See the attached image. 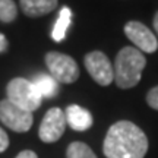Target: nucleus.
<instances>
[{
  "label": "nucleus",
  "mask_w": 158,
  "mask_h": 158,
  "mask_svg": "<svg viewBox=\"0 0 158 158\" xmlns=\"http://www.w3.org/2000/svg\"><path fill=\"white\" fill-rule=\"evenodd\" d=\"M7 147H9V136H7L5 130L0 127V152L6 151Z\"/></svg>",
  "instance_id": "dca6fc26"
},
{
  "label": "nucleus",
  "mask_w": 158,
  "mask_h": 158,
  "mask_svg": "<svg viewBox=\"0 0 158 158\" xmlns=\"http://www.w3.org/2000/svg\"><path fill=\"white\" fill-rule=\"evenodd\" d=\"M19 6L28 18H40L57 7V0H19Z\"/></svg>",
  "instance_id": "9d476101"
},
{
  "label": "nucleus",
  "mask_w": 158,
  "mask_h": 158,
  "mask_svg": "<svg viewBox=\"0 0 158 158\" xmlns=\"http://www.w3.org/2000/svg\"><path fill=\"white\" fill-rule=\"evenodd\" d=\"M70 22H72V10L69 9L68 6L62 7V10L59 12V16H57V21L54 23V27L51 29V38L60 43L66 38V34H68V29L70 27Z\"/></svg>",
  "instance_id": "f8f14e48"
},
{
  "label": "nucleus",
  "mask_w": 158,
  "mask_h": 158,
  "mask_svg": "<svg viewBox=\"0 0 158 158\" xmlns=\"http://www.w3.org/2000/svg\"><path fill=\"white\" fill-rule=\"evenodd\" d=\"M124 34L126 37L138 47L139 51L145 53H154L158 48V41L152 31H149L147 25L138 21H130L124 27Z\"/></svg>",
  "instance_id": "6e6552de"
},
{
  "label": "nucleus",
  "mask_w": 158,
  "mask_h": 158,
  "mask_svg": "<svg viewBox=\"0 0 158 158\" xmlns=\"http://www.w3.org/2000/svg\"><path fill=\"white\" fill-rule=\"evenodd\" d=\"M66 123L76 132H85L92 126V116L86 108L72 104L64 110Z\"/></svg>",
  "instance_id": "1a4fd4ad"
},
{
  "label": "nucleus",
  "mask_w": 158,
  "mask_h": 158,
  "mask_svg": "<svg viewBox=\"0 0 158 158\" xmlns=\"http://www.w3.org/2000/svg\"><path fill=\"white\" fill-rule=\"evenodd\" d=\"M66 117H64V111L60 108H50L45 116L41 120V124L38 127V136L40 139L45 143H53L57 142L64 133L66 129Z\"/></svg>",
  "instance_id": "0eeeda50"
},
{
  "label": "nucleus",
  "mask_w": 158,
  "mask_h": 158,
  "mask_svg": "<svg viewBox=\"0 0 158 158\" xmlns=\"http://www.w3.org/2000/svg\"><path fill=\"white\" fill-rule=\"evenodd\" d=\"M6 97L15 106L29 113L40 108L43 98L35 89L34 84L25 78H13L6 86Z\"/></svg>",
  "instance_id": "7ed1b4c3"
},
{
  "label": "nucleus",
  "mask_w": 158,
  "mask_h": 158,
  "mask_svg": "<svg viewBox=\"0 0 158 158\" xmlns=\"http://www.w3.org/2000/svg\"><path fill=\"white\" fill-rule=\"evenodd\" d=\"M9 48V43H7V38H6L3 34H0V54L2 53H6Z\"/></svg>",
  "instance_id": "a211bd4d"
},
{
  "label": "nucleus",
  "mask_w": 158,
  "mask_h": 158,
  "mask_svg": "<svg viewBox=\"0 0 158 158\" xmlns=\"http://www.w3.org/2000/svg\"><path fill=\"white\" fill-rule=\"evenodd\" d=\"M31 82L34 84L35 89L38 91L41 98H53L59 92V82L51 75L38 73L35 75V78Z\"/></svg>",
  "instance_id": "9b49d317"
},
{
  "label": "nucleus",
  "mask_w": 158,
  "mask_h": 158,
  "mask_svg": "<svg viewBox=\"0 0 158 158\" xmlns=\"http://www.w3.org/2000/svg\"><path fill=\"white\" fill-rule=\"evenodd\" d=\"M45 66L53 78L60 84H73L79 78V68L76 62L68 54L59 51H48L45 54Z\"/></svg>",
  "instance_id": "20e7f679"
},
{
  "label": "nucleus",
  "mask_w": 158,
  "mask_h": 158,
  "mask_svg": "<svg viewBox=\"0 0 158 158\" xmlns=\"http://www.w3.org/2000/svg\"><path fill=\"white\" fill-rule=\"evenodd\" d=\"M15 158H38V155L31 149H25V151H21Z\"/></svg>",
  "instance_id": "f3484780"
},
{
  "label": "nucleus",
  "mask_w": 158,
  "mask_h": 158,
  "mask_svg": "<svg viewBox=\"0 0 158 158\" xmlns=\"http://www.w3.org/2000/svg\"><path fill=\"white\" fill-rule=\"evenodd\" d=\"M66 158H97V155L84 142H72L68 147Z\"/></svg>",
  "instance_id": "ddd939ff"
},
{
  "label": "nucleus",
  "mask_w": 158,
  "mask_h": 158,
  "mask_svg": "<svg viewBox=\"0 0 158 158\" xmlns=\"http://www.w3.org/2000/svg\"><path fill=\"white\" fill-rule=\"evenodd\" d=\"M85 68L91 78L101 86H107L114 81V69L111 62L102 51H91L84 59Z\"/></svg>",
  "instance_id": "423d86ee"
},
{
  "label": "nucleus",
  "mask_w": 158,
  "mask_h": 158,
  "mask_svg": "<svg viewBox=\"0 0 158 158\" xmlns=\"http://www.w3.org/2000/svg\"><path fill=\"white\" fill-rule=\"evenodd\" d=\"M147 59L135 47H123L114 60V82L120 89H129L139 84Z\"/></svg>",
  "instance_id": "f03ea898"
},
{
  "label": "nucleus",
  "mask_w": 158,
  "mask_h": 158,
  "mask_svg": "<svg viewBox=\"0 0 158 158\" xmlns=\"http://www.w3.org/2000/svg\"><path fill=\"white\" fill-rule=\"evenodd\" d=\"M154 29L157 31V34H158V12L155 13V16H154Z\"/></svg>",
  "instance_id": "6ab92c4d"
},
{
  "label": "nucleus",
  "mask_w": 158,
  "mask_h": 158,
  "mask_svg": "<svg viewBox=\"0 0 158 158\" xmlns=\"http://www.w3.org/2000/svg\"><path fill=\"white\" fill-rule=\"evenodd\" d=\"M147 102L149 107H152L154 110H158V86H154L147 94Z\"/></svg>",
  "instance_id": "2eb2a0df"
},
{
  "label": "nucleus",
  "mask_w": 158,
  "mask_h": 158,
  "mask_svg": "<svg viewBox=\"0 0 158 158\" xmlns=\"http://www.w3.org/2000/svg\"><path fill=\"white\" fill-rule=\"evenodd\" d=\"M102 152L107 158H143L148 152V138L135 123L120 120L110 126Z\"/></svg>",
  "instance_id": "f257e3e1"
},
{
  "label": "nucleus",
  "mask_w": 158,
  "mask_h": 158,
  "mask_svg": "<svg viewBox=\"0 0 158 158\" xmlns=\"http://www.w3.org/2000/svg\"><path fill=\"white\" fill-rule=\"evenodd\" d=\"M0 122L13 132L23 133L32 127L34 117L32 113L15 106L6 98L0 101Z\"/></svg>",
  "instance_id": "39448f33"
},
{
  "label": "nucleus",
  "mask_w": 158,
  "mask_h": 158,
  "mask_svg": "<svg viewBox=\"0 0 158 158\" xmlns=\"http://www.w3.org/2000/svg\"><path fill=\"white\" fill-rule=\"evenodd\" d=\"M18 16V7L13 0H0V22L10 23Z\"/></svg>",
  "instance_id": "4468645a"
}]
</instances>
